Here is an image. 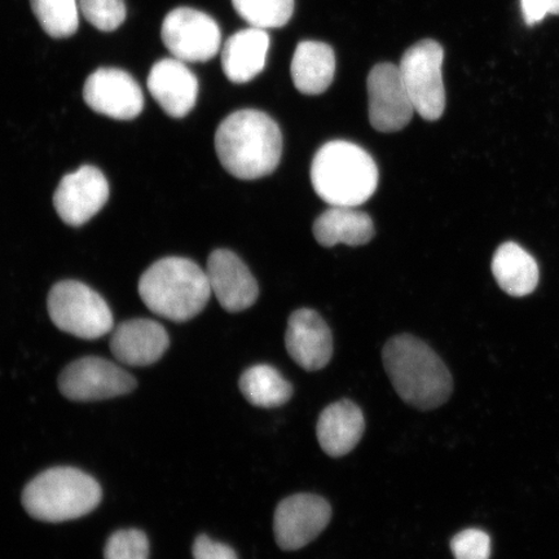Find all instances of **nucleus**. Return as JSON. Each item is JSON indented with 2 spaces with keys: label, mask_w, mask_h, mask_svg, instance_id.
<instances>
[{
  "label": "nucleus",
  "mask_w": 559,
  "mask_h": 559,
  "mask_svg": "<svg viewBox=\"0 0 559 559\" xmlns=\"http://www.w3.org/2000/svg\"><path fill=\"white\" fill-rule=\"evenodd\" d=\"M215 151L223 167L235 178L267 177L282 159V130L261 110H237L216 129Z\"/></svg>",
  "instance_id": "nucleus-1"
},
{
  "label": "nucleus",
  "mask_w": 559,
  "mask_h": 559,
  "mask_svg": "<svg viewBox=\"0 0 559 559\" xmlns=\"http://www.w3.org/2000/svg\"><path fill=\"white\" fill-rule=\"evenodd\" d=\"M382 359L397 395L412 407L431 411L450 400V370L421 340L411 334L395 335L384 345Z\"/></svg>",
  "instance_id": "nucleus-2"
},
{
  "label": "nucleus",
  "mask_w": 559,
  "mask_h": 559,
  "mask_svg": "<svg viewBox=\"0 0 559 559\" xmlns=\"http://www.w3.org/2000/svg\"><path fill=\"white\" fill-rule=\"evenodd\" d=\"M138 289L153 313L177 323L198 317L212 296L206 271L181 257L153 263L140 277Z\"/></svg>",
  "instance_id": "nucleus-3"
},
{
  "label": "nucleus",
  "mask_w": 559,
  "mask_h": 559,
  "mask_svg": "<svg viewBox=\"0 0 559 559\" xmlns=\"http://www.w3.org/2000/svg\"><path fill=\"white\" fill-rule=\"evenodd\" d=\"M314 192L331 206L358 207L379 186L374 159L361 146L333 140L317 152L311 165Z\"/></svg>",
  "instance_id": "nucleus-4"
},
{
  "label": "nucleus",
  "mask_w": 559,
  "mask_h": 559,
  "mask_svg": "<svg viewBox=\"0 0 559 559\" xmlns=\"http://www.w3.org/2000/svg\"><path fill=\"white\" fill-rule=\"evenodd\" d=\"M102 496L100 485L91 475L74 467H52L27 484L23 506L35 520L60 523L90 514Z\"/></svg>",
  "instance_id": "nucleus-5"
},
{
  "label": "nucleus",
  "mask_w": 559,
  "mask_h": 559,
  "mask_svg": "<svg viewBox=\"0 0 559 559\" xmlns=\"http://www.w3.org/2000/svg\"><path fill=\"white\" fill-rule=\"evenodd\" d=\"M47 309L52 323L74 337L97 340L114 330V314L105 299L73 280L53 286Z\"/></svg>",
  "instance_id": "nucleus-6"
},
{
  "label": "nucleus",
  "mask_w": 559,
  "mask_h": 559,
  "mask_svg": "<svg viewBox=\"0 0 559 559\" xmlns=\"http://www.w3.org/2000/svg\"><path fill=\"white\" fill-rule=\"evenodd\" d=\"M443 47L437 40L424 39L404 52L401 74L416 114L426 121H437L445 109L442 67Z\"/></svg>",
  "instance_id": "nucleus-7"
},
{
  "label": "nucleus",
  "mask_w": 559,
  "mask_h": 559,
  "mask_svg": "<svg viewBox=\"0 0 559 559\" xmlns=\"http://www.w3.org/2000/svg\"><path fill=\"white\" fill-rule=\"evenodd\" d=\"M160 37L173 58L185 62L209 61L221 50L219 25L190 7H179L165 17Z\"/></svg>",
  "instance_id": "nucleus-8"
},
{
  "label": "nucleus",
  "mask_w": 559,
  "mask_h": 559,
  "mask_svg": "<svg viewBox=\"0 0 559 559\" xmlns=\"http://www.w3.org/2000/svg\"><path fill=\"white\" fill-rule=\"evenodd\" d=\"M59 388L70 401L96 402L131 393L136 381L114 361L87 356L62 370Z\"/></svg>",
  "instance_id": "nucleus-9"
},
{
  "label": "nucleus",
  "mask_w": 559,
  "mask_h": 559,
  "mask_svg": "<svg viewBox=\"0 0 559 559\" xmlns=\"http://www.w3.org/2000/svg\"><path fill=\"white\" fill-rule=\"evenodd\" d=\"M369 121L377 131L396 132L407 126L415 115L401 69L390 62L377 64L367 80Z\"/></svg>",
  "instance_id": "nucleus-10"
},
{
  "label": "nucleus",
  "mask_w": 559,
  "mask_h": 559,
  "mask_svg": "<svg viewBox=\"0 0 559 559\" xmlns=\"http://www.w3.org/2000/svg\"><path fill=\"white\" fill-rule=\"evenodd\" d=\"M332 519L330 502L318 495L298 493L284 499L276 508L274 533L284 550H298L323 533Z\"/></svg>",
  "instance_id": "nucleus-11"
},
{
  "label": "nucleus",
  "mask_w": 559,
  "mask_h": 559,
  "mask_svg": "<svg viewBox=\"0 0 559 559\" xmlns=\"http://www.w3.org/2000/svg\"><path fill=\"white\" fill-rule=\"evenodd\" d=\"M83 97L91 109L118 121H131L144 109L142 87L122 69L100 68L88 76Z\"/></svg>",
  "instance_id": "nucleus-12"
},
{
  "label": "nucleus",
  "mask_w": 559,
  "mask_h": 559,
  "mask_svg": "<svg viewBox=\"0 0 559 559\" xmlns=\"http://www.w3.org/2000/svg\"><path fill=\"white\" fill-rule=\"evenodd\" d=\"M109 199V183L95 166L66 175L53 194V205L68 226L80 227L100 212Z\"/></svg>",
  "instance_id": "nucleus-13"
},
{
  "label": "nucleus",
  "mask_w": 559,
  "mask_h": 559,
  "mask_svg": "<svg viewBox=\"0 0 559 559\" xmlns=\"http://www.w3.org/2000/svg\"><path fill=\"white\" fill-rule=\"evenodd\" d=\"M210 288L228 312H241L255 304L260 296L257 280L234 251L214 250L207 260Z\"/></svg>",
  "instance_id": "nucleus-14"
},
{
  "label": "nucleus",
  "mask_w": 559,
  "mask_h": 559,
  "mask_svg": "<svg viewBox=\"0 0 559 559\" xmlns=\"http://www.w3.org/2000/svg\"><path fill=\"white\" fill-rule=\"evenodd\" d=\"M285 346L300 368L314 372L325 368L332 359V332L317 311L300 309L289 318Z\"/></svg>",
  "instance_id": "nucleus-15"
},
{
  "label": "nucleus",
  "mask_w": 559,
  "mask_h": 559,
  "mask_svg": "<svg viewBox=\"0 0 559 559\" xmlns=\"http://www.w3.org/2000/svg\"><path fill=\"white\" fill-rule=\"evenodd\" d=\"M150 93L167 116L191 114L199 97V81L185 61L167 58L156 62L148 75Z\"/></svg>",
  "instance_id": "nucleus-16"
},
{
  "label": "nucleus",
  "mask_w": 559,
  "mask_h": 559,
  "mask_svg": "<svg viewBox=\"0 0 559 559\" xmlns=\"http://www.w3.org/2000/svg\"><path fill=\"white\" fill-rule=\"evenodd\" d=\"M165 328L151 319H132L118 325L111 334L110 349L115 358L130 367L155 365L169 348Z\"/></svg>",
  "instance_id": "nucleus-17"
},
{
  "label": "nucleus",
  "mask_w": 559,
  "mask_h": 559,
  "mask_svg": "<svg viewBox=\"0 0 559 559\" xmlns=\"http://www.w3.org/2000/svg\"><path fill=\"white\" fill-rule=\"evenodd\" d=\"M366 430L361 409L352 401L335 402L321 412L318 440L321 449L332 457L346 456L360 442Z\"/></svg>",
  "instance_id": "nucleus-18"
},
{
  "label": "nucleus",
  "mask_w": 559,
  "mask_h": 559,
  "mask_svg": "<svg viewBox=\"0 0 559 559\" xmlns=\"http://www.w3.org/2000/svg\"><path fill=\"white\" fill-rule=\"evenodd\" d=\"M270 48L267 32L250 26L230 37L222 51V68L234 83H248L263 72Z\"/></svg>",
  "instance_id": "nucleus-19"
},
{
  "label": "nucleus",
  "mask_w": 559,
  "mask_h": 559,
  "mask_svg": "<svg viewBox=\"0 0 559 559\" xmlns=\"http://www.w3.org/2000/svg\"><path fill=\"white\" fill-rule=\"evenodd\" d=\"M312 233L325 248L337 243L360 247L373 239L374 226L367 213L355 207L332 206L314 221Z\"/></svg>",
  "instance_id": "nucleus-20"
},
{
  "label": "nucleus",
  "mask_w": 559,
  "mask_h": 559,
  "mask_svg": "<svg viewBox=\"0 0 559 559\" xmlns=\"http://www.w3.org/2000/svg\"><path fill=\"white\" fill-rule=\"evenodd\" d=\"M292 79L305 95H320L332 85L335 73V56L331 46L323 41L305 40L296 48L292 60Z\"/></svg>",
  "instance_id": "nucleus-21"
},
{
  "label": "nucleus",
  "mask_w": 559,
  "mask_h": 559,
  "mask_svg": "<svg viewBox=\"0 0 559 559\" xmlns=\"http://www.w3.org/2000/svg\"><path fill=\"white\" fill-rule=\"evenodd\" d=\"M492 274L500 288L512 297H526L539 284V265L519 243L506 242L496 250Z\"/></svg>",
  "instance_id": "nucleus-22"
},
{
  "label": "nucleus",
  "mask_w": 559,
  "mask_h": 559,
  "mask_svg": "<svg viewBox=\"0 0 559 559\" xmlns=\"http://www.w3.org/2000/svg\"><path fill=\"white\" fill-rule=\"evenodd\" d=\"M239 384L245 400L254 407H282L293 395L292 384L277 369L267 365H258L245 370Z\"/></svg>",
  "instance_id": "nucleus-23"
},
{
  "label": "nucleus",
  "mask_w": 559,
  "mask_h": 559,
  "mask_svg": "<svg viewBox=\"0 0 559 559\" xmlns=\"http://www.w3.org/2000/svg\"><path fill=\"white\" fill-rule=\"evenodd\" d=\"M35 17L52 38H69L79 31L80 3L76 0H31Z\"/></svg>",
  "instance_id": "nucleus-24"
},
{
  "label": "nucleus",
  "mask_w": 559,
  "mask_h": 559,
  "mask_svg": "<svg viewBox=\"0 0 559 559\" xmlns=\"http://www.w3.org/2000/svg\"><path fill=\"white\" fill-rule=\"evenodd\" d=\"M239 16L258 29H277L289 23L295 0H233Z\"/></svg>",
  "instance_id": "nucleus-25"
},
{
  "label": "nucleus",
  "mask_w": 559,
  "mask_h": 559,
  "mask_svg": "<svg viewBox=\"0 0 559 559\" xmlns=\"http://www.w3.org/2000/svg\"><path fill=\"white\" fill-rule=\"evenodd\" d=\"M80 11L100 32H115L126 20L123 0H80Z\"/></svg>",
  "instance_id": "nucleus-26"
},
{
  "label": "nucleus",
  "mask_w": 559,
  "mask_h": 559,
  "mask_svg": "<svg viewBox=\"0 0 559 559\" xmlns=\"http://www.w3.org/2000/svg\"><path fill=\"white\" fill-rule=\"evenodd\" d=\"M105 559H150L148 537L139 530H120L105 545Z\"/></svg>",
  "instance_id": "nucleus-27"
},
{
  "label": "nucleus",
  "mask_w": 559,
  "mask_h": 559,
  "mask_svg": "<svg viewBox=\"0 0 559 559\" xmlns=\"http://www.w3.org/2000/svg\"><path fill=\"white\" fill-rule=\"evenodd\" d=\"M451 550L456 559H489L491 539L485 531L464 530L451 540Z\"/></svg>",
  "instance_id": "nucleus-28"
},
{
  "label": "nucleus",
  "mask_w": 559,
  "mask_h": 559,
  "mask_svg": "<svg viewBox=\"0 0 559 559\" xmlns=\"http://www.w3.org/2000/svg\"><path fill=\"white\" fill-rule=\"evenodd\" d=\"M192 551L194 559H239L228 545L213 542L206 535L194 540Z\"/></svg>",
  "instance_id": "nucleus-29"
},
{
  "label": "nucleus",
  "mask_w": 559,
  "mask_h": 559,
  "mask_svg": "<svg viewBox=\"0 0 559 559\" xmlns=\"http://www.w3.org/2000/svg\"><path fill=\"white\" fill-rule=\"evenodd\" d=\"M521 7L527 26L540 24L545 16L549 15L547 0H521Z\"/></svg>",
  "instance_id": "nucleus-30"
},
{
  "label": "nucleus",
  "mask_w": 559,
  "mask_h": 559,
  "mask_svg": "<svg viewBox=\"0 0 559 559\" xmlns=\"http://www.w3.org/2000/svg\"><path fill=\"white\" fill-rule=\"evenodd\" d=\"M549 7V15L559 16V0H547Z\"/></svg>",
  "instance_id": "nucleus-31"
}]
</instances>
